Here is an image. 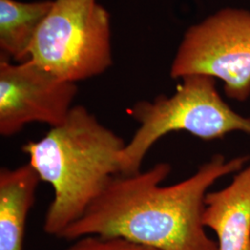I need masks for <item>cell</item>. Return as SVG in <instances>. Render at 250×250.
<instances>
[{
	"label": "cell",
	"instance_id": "cell-5",
	"mask_svg": "<svg viewBox=\"0 0 250 250\" xmlns=\"http://www.w3.org/2000/svg\"><path fill=\"white\" fill-rule=\"evenodd\" d=\"M193 74L223 81L230 99L250 98V10L221 9L188 28L171 63L170 76Z\"/></svg>",
	"mask_w": 250,
	"mask_h": 250
},
{
	"label": "cell",
	"instance_id": "cell-3",
	"mask_svg": "<svg viewBox=\"0 0 250 250\" xmlns=\"http://www.w3.org/2000/svg\"><path fill=\"white\" fill-rule=\"evenodd\" d=\"M182 79L173 95L142 100L132 108L139 127L122 152L121 174L141 171L152 146L171 132L186 131L203 140L222 138L233 131L250 134V118L239 115L224 102L215 78L193 74Z\"/></svg>",
	"mask_w": 250,
	"mask_h": 250
},
{
	"label": "cell",
	"instance_id": "cell-10",
	"mask_svg": "<svg viewBox=\"0 0 250 250\" xmlns=\"http://www.w3.org/2000/svg\"><path fill=\"white\" fill-rule=\"evenodd\" d=\"M65 250H157L128 241L120 237H102L87 235L76 239L74 244Z\"/></svg>",
	"mask_w": 250,
	"mask_h": 250
},
{
	"label": "cell",
	"instance_id": "cell-9",
	"mask_svg": "<svg viewBox=\"0 0 250 250\" xmlns=\"http://www.w3.org/2000/svg\"><path fill=\"white\" fill-rule=\"evenodd\" d=\"M52 5L53 0H0L1 58L18 62L30 59L38 29Z\"/></svg>",
	"mask_w": 250,
	"mask_h": 250
},
{
	"label": "cell",
	"instance_id": "cell-4",
	"mask_svg": "<svg viewBox=\"0 0 250 250\" xmlns=\"http://www.w3.org/2000/svg\"><path fill=\"white\" fill-rule=\"evenodd\" d=\"M29 60L74 83L104 73L113 63L109 13L98 0H53Z\"/></svg>",
	"mask_w": 250,
	"mask_h": 250
},
{
	"label": "cell",
	"instance_id": "cell-2",
	"mask_svg": "<svg viewBox=\"0 0 250 250\" xmlns=\"http://www.w3.org/2000/svg\"><path fill=\"white\" fill-rule=\"evenodd\" d=\"M125 145L86 107L77 105L62 125L22 146L28 163L53 188L44 222L47 234L60 237L121 173Z\"/></svg>",
	"mask_w": 250,
	"mask_h": 250
},
{
	"label": "cell",
	"instance_id": "cell-6",
	"mask_svg": "<svg viewBox=\"0 0 250 250\" xmlns=\"http://www.w3.org/2000/svg\"><path fill=\"white\" fill-rule=\"evenodd\" d=\"M77 83L63 81L32 60H0V134L10 137L25 125H62L73 107Z\"/></svg>",
	"mask_w": 250,
	"mask_h": 250
},
{
	"label": "cell",
	"instance_id": "cell-8",
	"mask_svg": "<svg viewBox=\"0 0 250 250\" xmlns=\"http://www.w3.org/2000/svg\"><path fill=\"white\" fill-rule=\"evenodd\" d=\"M40 182L29 163L0 170V250H22L27 218Z\"/></svg>",
	"mask_w": 250,
	"mask_h": 250
},
{
	"label": "cell",
	"instance_id": "cell-7",
	"mask_svg": "<svg viewBox=\"0 0 250 250\" xmlns=\"http://www.w3.org/2000/svg\"><path fill=\"white\" fill-rule=\"evenodd\" d=\"M203 224L217 234L218 250H250V166L207 194Z\"/></svg>",
	"mask_w": 250,
	"mask_h": 250
},
{
	"label": "cell",
	"instance_id": "cell-1",
	"mask_svg": "<svg viewBox=\"0 0 250 250\" xmlns=\"http://www.w3.org/2000/svg\"><path fill=\"white\" fill-rule=\"evenodd\" d=\"M250 160L239 156L226 161L215 155L195 174L169 187L161 186L171 170L167 162L131 175L120 173L60 238L99 235L157 250H218L203 224L208 190L217 180L240 171Z\"/></svg>",
	"mask_w": 250,
	"mask_h": 250
}]
</instances>
